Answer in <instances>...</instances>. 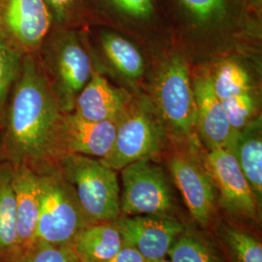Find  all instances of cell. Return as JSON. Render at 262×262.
Listing matches in <instances>:
<instances>
[{
  "mask_svg": "<svg viewBox=\"0 0 262 262\" xmlns=\"http://www.w3.org/2000/svg\"><path fill=\"white\" fill-rule=\"evenodd\" d=\"M62 116L37 54L25 55L0 128V162L36 172L56 163Z\"/></svg>",
  "mask_w": 262,
  "mask_h": 262,
  "instance_id": "obj_1",
  "label": "cell"
},
{
  "mask_svg": "<svg viewBox=\"0 0 262 262\" xmlns=\"http://www.w3.org/2000/svg\"><path fill=\"white\" fill-rule=\"evenodd\" d=\"M83 42L81 33L74 28H52L38 51L50 88L63 114L73 111L78 94L94 71Z\"/></svg>",
  "mask_w": 262,
  "mask_h": 262,
  "instance_id": "obj_2",
  "label": "cell"
},
{
  "mask_svg": "<svg viewBox=\"0 0 262 262\" xmlns=\"http://www.w3.org/2000/svg\"><path fill=\"white\" fill-rule=\"evenodd\" d=\"M56 164L73 187L88 225L114 222L121 215L117 173L101 159L76 154L60 156Z\"/></svg>",
  "mask_w": 262,
  "mask_h": 262,
  "instance_id": "obj_3",
  "label": "cell"
},
{
  "mask_svg": "<svg viewBox=\"0 0 262 262\" xmlns=\"http://www.w3.org/2000/svg\"><path fill=\"white\" fill-rule=\"evenodd\" d=\"M37 174L40 210L34 241L71 246L77 234L88 225L73 187L56 163Z\"/></svg>",
  "mask_w": 262,
  "mask_h": 262,
  "instance_id": "obj_4",
  "label": "cell"
},
{
  "mask_svg": "<svg viewBox=\"0 0 262 262\" xmlns=\"http://www.w3.org/2000/svg\"><path fill=\"white\" fill-rule=\"evenodd\" d=\"M154 97L159 118L181 137H189L196 129V105L192 82L185 58L169 57L157 77Z\"/></svg>",
  "mask_w": 262,
  "mask_h": 262,
  "instance_id": "obj_5",
  "label": "cell"
},
{
  "mask_svg": "<svg viewBox=\"0 0 262 262\" xmlns=\"http://www.w3.org/2000/svg\"><path fill=\"white\" fill-rule=\"evenodd\" d=\"M164 143L162 122L149 107L140 104L124 111L117 124L112 149L101 159L115 171L131 163L156 158Z\"/></svg>",
  "mask_w": 262,
  "mask_h": 262,
  "instance_id": "obj_6",
  "label": "cell"
},
{
  "mask_svg": "<svg viewBox=\"0 0 262 262\" xmlns=\"http://www.w3.org/2000/svg\"><path fill=\"white\" fill-rule=\"evenodd\" d=\"M121 171V214L170 215L174 209V197L162 169L147 159L131 163Z\"/></svg>",
  "mask_w": 262,
  "mask_h": 262,
  "instance_id": "obj_7",
  "label": "cell"
},
{
  "mask_svg": "<svg viewBox=\"0 0 262 262\" xmlns=\"http://www.w3.org/2000/svg\"><path fill=\"white\" fill-rule=\"evenodd\" d=\"M51 30L44 0H0V31L24 55L37 54Z\"/></svg>",
  "mask_w": 262,
  "mask_h": 262,
  "instance_id": "obj_8",
  "label": "cell"
},
{
  "mask_svg": "<svg viewBox=\"0 0 262 262\" xmlns=\"http://www.w3.org/2000/svg\"><path fill=\"white\" fill-rule=\"evenodd\" d=\"M204 162L220 192L219 203L225 212L239 219L255 220L260 207L231 151L209 150Z\"/></svg>",
  "mask_w": 262,
  "mask_h": 262,
  "instance_id": "obj_9",
  "label": "cell"
},
{
  "mask_svg": "<svg viewBox=\"0 0 262 262\" xmlns=\"http://www.w3.org/2000/svg\"><path fill=\"white\" fill-rule=\"evenodd\" d=\"M123 242L135 248L147 262L165 258L186 226L171 215H122L113 222Z\"/></svg>",
  "mask_w": 262,
  "mask_h": 262,
  "instance_id": "obj_10",
  "label": "cell"
},
{
  "mask_svg": "<svg viewBox=\"0 0 262 262\" xmlns=\"http://www.w3.org/2000/svg\"><path fill=\"white\" fill-rule=\"evenodd\" d=\"M168 168L191 217L201 227H207L215 212L216 188L205 162L177 154L169 159Z\"/></svg>",
  "mask_w": 262,
  "mask_h": 262,
  "instance_id": "obj_11",
  "label": "cell"
},
{
  "mask_svg": "<svg viewBox=\"0 0 262 262\" xmlns=\"http://www.w3.org/2000/svg\"><path fill=\"white\" fill-rule=\"evenodd\" d=\"M118 121L91 122L63 114L57 135L58 158L76 154L103 159L112 149Z\"/></svg>",
  "mask_w": 262,
  "mask_h": 262,
  "instance_id": "obj_12",
  "label": "cell"
},
{
  "mask_svg": "<svg viewBox=\"0 0 262 262\" xmlns=\"http://www.w3.org/2000/svg\"><path fill=\"white\" fill-rule=\"evenodd\" d=\"M193 92L196 105V129L208 150L228 149L237 131L233 130L216 97L212 75L202 74L194 79Z\"/></svg>",
  "mask_w": 262,
  "mask_h": 262,
  "instance_id": "obj_13",
  "label": "cell"
},
{
  "mask_svg": "<svg viewBox=\"0 0 262 262\" xmlns=\"http://www.w3.org/2000/svg\"><path fill=\"white\" fill-rule=\"evenodd\" d=\"M129 97L122 90L115 88L97 71L76 98L72 114L84 121H119L126 110Z\"/></svg>",
  "mask_w": 262,
  "mask_h": 262,
  "instance_id": "obj_14",
  "label": "cell"
},
{
  "mask_svg": "<svg viewBox=\"0 0 262 262\" xmlns=\"http://www.w3.org/2000/svg\"><path fill=\"white\" fill-rule=\"evenodd\" d=\"M12 186L16 201L18 251L35 240L40 210L37 172L27 165H12Z\"/></svg>",
  "mask_w": 262,
  "mask_h": 262,
  "instance_id": "obj_15",
  "label": "cell"
},
{
  "mask_svg": "<svg viewBox=\"0 0 262 262\" xmlns=\"http://www.w3.org/2000/svg\"><path fill=\"white\" fill-rule=\"evenodd\" d=\"M247 179L259 207L262 201L261 120L255 119L237 131L229 148Z\"/></svg>",
  "mask_w": 262,
  "mask_h": 262,
  "instance_id": "obj_16",
  "label": "cell"
},
{
  "mask_svg": "<svg viewBox=\"0 0 262 262\" xmlns=\"http://www.w3.org/2000/svg\"><path fill=\"white\" fill-rule=\"evenodd\" d=\"M123 245L122 235L113 222L84 226L71 247L80 262H107Z\"/></svg>",
  "mask_w": 262,
  "mask_h": 262,
  "instance_id": "obj_17",
  "label": "cell"
},
{
  "mask_svg": "<svg viewBox=\"0 0 262 262\" xmlns=\"http://www.w3.org/2000/svg\"><path fill=\"white\" fill-rule=\"evenodd\" d=\"M16 201L12 186V165L0 162V262L17 251Z\"/></svg>",
  "mask_w": 262,
  "mask_h": 262,
  "instance_id": "obj_18",
  "label": "cell"
},
{
  "mask_svg": "<svg viewBox=\"0 0 262 262\" xmlns=\"http://www.w3.org/2000/svg\"><path fill=\"white\" fill-rule=\"evenodd\" d=\"M100 45L107 59L122 76L136 80L144 75V57L129 40L118 33L103 31L100 35Z\"/></svg>",
  "mask_w": 262,
  "mask_h": 262,
  "instance_id": "obj_19",
  "label": "cell"
},
{
  "mask_svg": "<svg viewBox=\"0 0 262 262\" xmlns=\"http://www.w3.org/2000/svg\"><path fill=\"white\" fill-rule=\"evenodd\" d=\"M167 256L171 262H226L210 240L187 228L171 246Z\"/></svg>",
  "mask_w": 262,
  "mask_h": 262,
  "instance_id": "obj_20",
  "label": "cell"
},
{
  "mask_svg": "<svg viewBox=\"0 0 262 262\" xmlns=\"http://www.w3.org/2000/svg\"><path fill=\"white\" fill-rule=\"evenodd\" d=\"M189 23L200 28L226 24L231 16V0H175Z\"/></svg>",
  "mask_w": 262,
  "mask_h": 262,
  "instance_id": "obj_21",
  "label": "cell"
},
{
  "mask_svg": "<svg viewBox=\"0 0 262 262\" xmlns=\"http://www.w3.org/2000/svg\"><path fill=\"white\" fill-rule=\"evenodd\" d=\"M24 56L0 31V128L10 96L20 74Z\"/></svg>",
  "mask_w": 262,
  "mask_h": 262,
  "instance_id": "obj_22",
  "label": "cell"
},
{
  "mask_svg": "<svg viewBox=\"0 0 262 262\" xmlns=\"http://www.w3.org/2000/svg\"><path fill=\"white\" fill-rule=\"evenodd\" d=\"M219 235L233 262H262L259 238L238 226L222 225Z\"/></svg>",
  "mask_w": 262,
  "mask_h": 262,
  "instance_id": "obj_23",
  "label": "cell"
},
{
  "mask_svg": "<svg viewBox=\"0 0 262 262\" xmlns=\"http://www.w3.org/2000/svg\"><path fill=\"white\" fill-rule=\"evenodd\" d=\"M212 83L220 100L251 93L253 89L249 73L234 60H224L216 66L215 73L212 75Z\"/></svg>",
  "mask_w": 262,
  "mask_h": 262,
  "instance_id": "obj_24",
  "label": "cell"
},
{
  "mask_svg": "<svg viewBox=\"0 0 262 262\" xmlns=\"http://www.w3.org/2000/svg\"><path fill=\"white\" fill-rule=\"evenodd\" d=\"M5 262H80L71 246L34 241L16 251Z\"/></svg>",
  "mask_w": 262,
  "mask_h": 262,
  "instance_id": "obj_25",
  "label": "cell"
},
{
  "mask_svg": "<svg viewBox=\"0 0 262 262\" xmlns=\"http://www.w3.org/2000/svg\"><path fill=\"white\" fill-rule=\"evenodd\" d=\"M221 103L233 130L240 131L253 121L256 103L252 92L222 99Z\"/></svg>",
  "mask_w": 262,
  "mask_h": 262,
  "instance_id": "obj_26",
  "label": "cell"
},
{
  "mask_svg": "<svg viewBox=\"0 0 262 262\" xmlns=\"http://www.w3.org/2000/svg\"><path fill=\"white\" fill-rule=\"evenodd\" d=\"M108 9L124 19L149 21L156 13L154 0H101Z\"/></svg>",
  "mask_w": 262,
  "mask_h": 262,
  "instance_id": "obj_27",
  "label": "cell"
},
{
  "mask_svg": "<svg viewBox=\"0 0 262 262\" xmlns=\"http://www.w3.org/2000/svg\"><path fill=\"white\" fill-rule=\"evenodd\" d=\"M47 5L52 28H71L81 15L83 0H44Z\"/></svg>",
  "mask_w": 262,
  "mask_h": 262,
  "instance_id": "obj_28",
  "label": "cell"
},
{
  "mask_svg": "<svg viewBox=\"0 0 262 262\" xmlns=\"http://www.w3.org/2000/svg\"><path fill=\"white\" fill-rule=\"evenodd\" d=\"M107 262H147L135 248L123 242L120 251Z\"/></svg>",
  "mask_w": 262,
  "mask_h": 262,
  "instance_id": "obj_29",
  "label": "cell"
},
{
  "mask_svg": "<svg viewBox=\"0 0 262 262\" xmlns=\"http://www.w3.org/2000/svg\"><path fill=\"white\" fill-rule=\"evenodd\" d=\"M244 1L248 9L251 10L257 17L261 16L262 0H244Z\"/></svg>",
  "mask_w": 262,
  "mask_h": 262,
  "instance_id": "obj_30",
  "label": "cell"
},
{
  "mask_svg": "<svg viewBox=\"0 0 262 262\" xmlns=\"http://www.w3.org/2000/svg\"><path fill=\"white\" fill-rule=\"evenodd\" d=\"M151 262H171L170 260H167V259H165V258H162V259H159V260H155V261Z\"/></svg>",
  "mask_w": 262,
  "mask_h": 262,
  "instance_id": "obj_31",
  "label": "cell"
}]
</instances>
